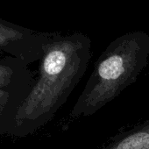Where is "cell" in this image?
Masks as SVG:
<instances>
[{
  "label": "cell",
  "instance_id": "6da1fadb",
  "mask_svg": "<svg viewBox=\"0 0 149 149\" xmlns=\"http://www.w3.org/2000/svg\"><path fill=\"white\" fill-rule=\"evenodd\" d=\"M91 56L88 35L53 33L39 60V77L19 105L6 135L26 137L52 120L83 79Z\"/></svg>",
  "mask_w": 149,
  "mask_h": 149
},
{
  "label": "cell",
  "instance_id": "7a4b0ae2",
  "mask_svg": "<svg viewBox=\"0 0 149 149\" xmlns=\"http://www.w3.org/2000/svg\"><path fill=\"white\" fill-rule=\"evenodd\" d=\"M148 56L149 34L143 31L128 33L111 41L95 62L70 116H91L115 99L137 81L147 65Z\"/></svg>",
  "mask_w": 149,
  "mask_h": 149
},
{
  "label": "cell",
  "instance_id": "3957f363",
  "mask_svg": "<svg viewBox=\"0 0 149 149\" xmlns=\"http://www.w3.org/2000/svg\"><path fill=\"white\" fill-rule=\"evenodd\" d=\"M53 33L21 26L0 18V54L21 59L30 65L39 61Z\"/></svg>",
  "mask_w": 149,
  "mask_h": 149
},
{
  "label": "cell",
  "instance_id": "277c9868",
  "mask_svg": "<svg viewBox=\"0 0 149 149\" xmlns=\"http://www.w3.org/2000/svg\"><path fill=\"white\" fill-rule=\"evenodd\" d=\"M28 66L21 59L12 55L0 58V90L28 92L33 84Z\"/></svg>",
  "mask_w": 149,
  "mask_h": 149
},
{
  "label": "cell",
  "instance_id": "5b68a950",
  "mask_svg": "<svg viewBox=\"0 0 149 149\" xmlns=\"http://www.w3.org/2000/svg\"><path fill=\"white\" fill-rule=\"evenodd\" d=\"M104 149H149V119L116 136Z\"/></svg>",
  "mask_w": 149,
  "mask_h": 149
},
{
  "label": "cell",
  "instance_id": "8992f818",
  "mask_svg": "<svg viewBox=\"0 0 149 149\" xmlns=\"http://www.w3.org/2000/svg\"><path fill=\"white\" fill-rule=\"evenodd\" d=\"M27 91L0 90V135H6L14 115Z\"/></svg>",
  "mask_w": 149,
  "mask_h": 149
},
{
  "label": "cell",
  "instance_id": "52a82bcc",
  "mask_svg": "<svg viewBox=\"0 0 149 149\" xmlns=\"http://www.w3.org/2000/svg\"><path fill=\"white\" fill-rule=\"evenodd\" d=\"M148 81H149V74H148Z\"/></svg>",
  "mask_w": 149,
  "mask_h": 149
}]
</instances>
